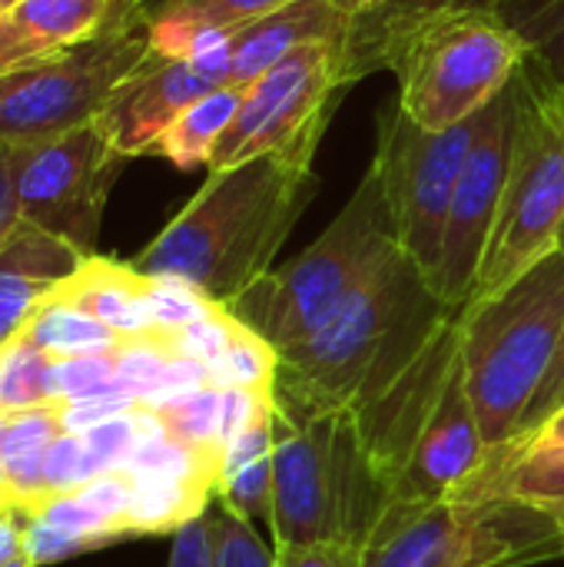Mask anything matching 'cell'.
<instances>
[{
  "label": "cell",
  "mask_w": 564,
  "mask_h": 567,
  "mask_svg": "<svg viewBox=\"0 0 564 567\" xmlns=\"http://www.w3.org/2000/svg\"><path fill=\"white\" fill-rule=\"evenodd\" d=\"M459 312L402 246L302 342L279 349L273 405L289 425L372 405Z\"/></svg>",
  "instance_id": "6da1fadb"
},
{
  "label": "cell",
  "mask_w": 564,
  "mask_h": 567,
  "mask_svg": "<svg viewBox=\"0 0 564 567\" xmlns=\"http://www.w3.org/2000/svg\"><path fill=\"white\" fill-rule=\"evenodd\" d=\"M319 193L312 166L256 156L209 169L199 193L133 259L143 276L183 279L219 306L239 299L266 272L293 226Z\"/></svg>",
  "instance_id": "7a4b0ae2"
},
{
  "label": "cell",
  "mask_w": 564,
  "mask_h": 567,
  "mask_svg": "<svg viewBox=\"0 0 564 567\" xmlns=\"http://www.w3.org/2000/svg\"><path fill=\"white\" fill-rule=\"evenodd\" d=\"M399 249L382 173L369 159L356 193L326 233L286 266L223 306L276 352L312 336Z\"/></svg>",
  "instance_id": "3957f363"
},
{
  "label": "cell",
  "mask_w": 564,
  "mask_h": 567,
  "mask_svg": "<svg viewBox=\"0 0 564 567\" xmlns=\"http://www.w3.org/2000/svg\"><path fill=\"white\" fill-rule=\"evenodd\" d=\"M465 389L489 449L505 445L545 382L564 329V252L459 312Z\"/></svg>",
  "instance_id": "277c9868"
},
{
  "label": "cell",
  "mask_w": 564,
  "mask_h": 567,
  "mask_svg": "<svg viewBox=\"0 0 564 567\" xmlns=\"http://www.w3.org/2000/svg\"><path fill=\"white\" fill-rule=\"evenodd\" d=\"M392 492L376 472L352 412L289 425L276 415L273 548L369 538Z\"/></svg>",
  "instance_id": "5b68a950"
},
{
  "label": "cell",
  "mask_w": 564,
  "mask_h": 567,
  "mask_svg": "<svg viewBox=\"0 0 564 567\" xmlns=\"http://www.w3.org/2000/svg\"><path fill=\"white\" fill-rule=\"evenodd\" d=\"M562 226L564 83L525 63L519 73V123L509 179L469 306L499 296L535 262L552 256Z\"/></svg>",
  "instance_id": "8992f818"
},
{
  "label": "cell",
  "mask_w": 564,
  "mask_h": 567,
  "mask_svg": "<svg viewBox=\"0 0 564 567\" xmlns=\"http://www.w3.org/2000/svg\"><path fill=\"white\" fill-rule=\"evenodd\" d=\"M150 60L143 7L116 0V13L100 37L0 76V140L20 143L93 123L113 93Z\"/></svg>",
  "instance_id": "52a82bcc"
},
{
  "label": "cell",
  "mask_w": 564,
  "mask_h": 567,
  "mask_svg": "<svg viewBox=\"0 0 564 567\" xmlns=\"http://www.w3.org/2000/svg\"><path fill=\"white\" fill-rule=\"evenodd\" d=\"M525 63L522 37L495 10L445 17L399 50L392 103L422 130H449L479 116Z\"/></svg>",
  "instance_id": "ba28073f"
},
{
  "label": "cell",
  "mask_w": 564,
  "mask_h": 567,
  "mask_svg": "<svg viewBox=\"0 0 564 567\" xmlns=\"http://www.w3.org/2000/svg\"><path fill=\"white\" fill-rule=\"evenodd\" d=\"M349 86L356 83L342 60V40L289 53L243 86V106L219 140L209 169H229L256 156L312 166L326 126Z\"/></svg>",
  "instance_id": "9c48e42d"
},
{
  "label": "cell",
  "mask_w": 564,
  "mask_h": 567,
  "mask_svg": "<svg viewBox=\"0 0 564 567\" xmlns=\"http://www.w3.org/2000/svg\"><path fill=\"white\" fill-rule=\"evenodd\" d=\"M482 113L449 130L416 126L392 100L379 113V143L372 163L382 173L396 239L402 252L425 269L429 279L439 269L452 193L479 136Z\"/></svg>",
  "instance_id": "30bf717a"
},
{
  "label": "cell",
  "mask_w": 564,
  "mask_h": 567,
  "mask_svg": "<svg viewBox=\"0 0 564 567\" xmlns=\"http://www.w3.org/2000/svg\"><path fill=\"white\" fill-rule=\"evenodd\" d=\"M123 163L126 156L110 146L96 120L10 143L20 219L93 256L103 206Z\"/></svg>",
  "instance_id": "8fae6325"
},
{
  "label": "cell",
  "mask_w": 564,
  "mask_h": 567,
  "mask_svg": "<svg viewBox=\"0 0 564 567\" xmlns=\"http://www.w3.org/2000/svg\"><path fill=\"white\" fill-rule=\"evenodd\" d=\"M515 123H519V76L485 106L479 136L465 156L462 176L452 193L445 233H442V256L432 276L435 292L462 312L475 289L499 206L502 189L509 179L512 146H515Z\"/></svg>",
  "instance_id": "7c38bea8"
},
{
  "label": "cell",
  "mask_w": 564,
  "mask_h": 567,
  "mask_svg": "<svg viewBox=\"0 0 564 567\" xmlns=\"http://www.w3.org/2000/svg\"><path fill=\"white\" fill-rule=\"evenodd\" d=\"M233 33L213 40L193 56L150 60L136 76H130L96 116L110 146L126 159L146 156L189 103L219 86H233Z\"/></svg>",
  "instance_id": "4fadbf2b"
},
{
  "label": "cell",
  "mask_w": 564,
  "mask_h": 567,
  "mask_svg": "<svg viewBox=\"0 0 564 567\" xmlns=\"http://www.w3.org/2000/svg\"><path fill=\"white\" fill-rule=\"evenodd\" d=\"M459 355H462V326H459V319H452L425 346V352L372 405L356 412L362 445H366L376 472L389 485L392 498H396V485L412 458V449L422 439V432L445 392V382H449Z\"/></svg>",
  "instance_id": "5bb4252c"
},
{
  "label": "cell",
  "mask_w": 564,
  "mask_h": 567,
  "mask_svg": "<svg viewBox=\"0 0 564 567\" xmlns=\"http://www.w3.org/2000/svg\"><path fill=\"white\" fill-rule=\"evenodd\" d=\"M485 455H489V445L482 439V429H479V419L465 389V365L459 355L445 382V392L396 485V498H445L479 475Z\"/></svg>",
  "instance_id": "9a60e30c"
},
{
  "label": "cell",
  "mask_w": 564,
  "mask_h": 567,
  "mask_svg": "<svg viewBox=\"0 0 564 567\" xmlns=\"http://www.w3.org/2000/svg\"><path fill=\"white\" fill-rule=\"evenodd\" d=\"M83 259L86 252L76 246L20 219L0 249V346L23 332L30 316L80 269Z\"/></svg>",
  "instance_id": "2e32d148"
},
{
  "label": "cell",
  "mask_w": 564,
  "mask_h": 567,
  "mask_svg": "<svg viewBox=\"0 0 564 567\" xmlns=\"http://www.w3.org/2000/svg\"><path fill=\"white\" fill-rule=\"evenodd\" d=\"M349 17L326 0H293L233 33V86H249L289 53L346 37Z\"/></svg>",
  "instance_id": "e0dca14e"
},
{
  "label": "cell",
  "mask_w": 564,
  "mask_h": 567,
  "mask_svg": "<svg viewBox=\"0 0 564 567\" xmlns=\"http://www.w3.org/2000/svg\"><path fill=\"white\" fill-rule=\"evenodd\" d=\"M499 0H382L369 17L349 20L342 37V60L352 83L366 80L376 70H392L399 50L422 27L459 17V13H485L495 10Z\"/></svg>",
  "instance_id": "ac0fdd59"
},
{
  "label": "cell",
  "mask_w": 564,
  "mask_h": 567,
  "mask_svg": "<svg viewBox=\"0 0 564 567\" xmlns=\"http://www.w3.org/2000/svg\"><path fill=\"white\" fill-rule=\"evenodd\" d=\"M50 299L93 316L123 339L153 336V319L146 309V276L133 269V262H116L93 252L66 282L57 286Z\"/></svg>",
  "instance_id": "d6986e66"
},
{
  "label": "cell",
  "mask_w": 564,
  "mask_h": 567,
  "mask_svg": "<svg viewBox=\"0 0 564 567\" xmlns=\"http://www.w3.org/2000/svg\"><path fill=\"white\" fill-rule=\"evenodd\" d=\"M57 435H63L57 402L20 415H7L0 422V455H3V482H7L3 512L30 522L37 508L50 498L43 462Z\"/></svg>",
  "instance_id": "ffe728a7"
},
{
  "label": "cell",
  "mask_w": 564,
  "mask_h": 567,
  "mask_svg": "<svg viewBox=\"0 0 564 567\" xmlns=\"http://www.w3.org/2000/svg\"><path fill=\"white\" fill-rule=\"evenodd\" d=\"M239 106H243V86H219V90L199 96L163 130L153 153L170 159L176 169L209 166L219 140L233 126Z\"/></svg>",
  "instance_id": "44dd1931"
},
{
  "label": "cell",
  "mask_w": 564,
  "mask_h": 567,
  "mask_svg": "<svg viewBox=\"0 0 564 567\" xmlns=\"http://www.w3.org/2000/svg\"><path fill=\"white\" fill-rule=\"evenodd\" d=\"M130 508L123 518L126 538L133 535H176L183 525L203 518L216 492L209 485L166 478V475H130Z\"/></svg>",
  "instance_id": "7402d4cb"
},
{
  "label": "cell",
  "mask_w": 564,
  "mask_h": 567,
  "mask_svg": "<svg viewBox=\"0 0 564 567\" xmlns=\"http://www.w3.org/2000/svg\"><path fill=\"white\" fill-rule=\"evenodd\" d=\"M116 0H20L7 17L47 53L80 47L106 30Z\"/></svg>",
  "instance_id": "603a6c76"
},
{
  "label": "cell",
  "mask_w": 564,
  "mask_h": 567,
  "mask_svg": "<svg viewBox=\"0 0 564 567\" xmlns=\"http://www.w3.org/2000/svg\"><path fill=\"white\" fill-rule=\"evenodd\" d=\"M23 336H30L53 362L80 359V355H103L116 352L126 339L113 332L110 326L96 322L93 316L70 309L57 299H47L30 322L23 326Z\"/></svg>",
  "instance_id": "cb8c5ba5"
},
{
  "label": "cell",
  "mask_w": 564,
  "mask_h": 567,
  "mask_svg": "<svg viewBox=\"0 0 564 567\" xmlns=\"http://www.w3.org/2000/svg\"><path fill=\"white\" fill-rule=\"evenodd\" d=\"M495 13L522 37L529 63L564 83V0H499Z\"/></svg>",
  "instance_id": "d4e9b609"
},
{
  "label": "cell",
  "mask_w": 564,
  "mask_h": 567,
  "mask_svg": "<svg viewBox=\"0 0 564 567\" xmlns=\"http://www.w3.org/2000/svg\"><path fill=\"white\" fill-rule=\"evenodd\" d=\"M50 365L53 359L23 332L0 346V419L50 405Z\"/></svg>",
  "instance_id": "484cf974"
},
{
  "label": "cell",
  "mask_w": 564,
  "mask_h": 567,
  "mask_svg": "<svg viewBox=\"0 0 564 567\" xmlns=\"http://www.w3.org/2000/svg\"><path fill=\"white\" fill-rule=\"evenodd\" d=\"M276 365H279V352L266 339L249 332L243 322L233 342L226 346V352L206 362L213 389H249L256 395H273Z\"/></svg>",
  "instance_id": "4316f807"
},
{
  "label": "cell",
  "mask_w": 564,
  "mask_h": 567,
  "mask_svg": "<svg viewBox=\"0 0 564 567\" xmlns=\"http://www.w3.org/2000/svg\"><path fill=\"white\" fill-rule=\"evenodd\" d=\"M219 405H223V389H203L196 395H186L180 402L150 409L156 412L163 432L176 439L180 445L203 452L223 465V445H219Z\"/></svg>",
  "instance_id": "83f0119b"
},
{
  "label": "cell",
  "mask_w": 564,
  "mask_h": 567,
  "mask_svg": "<svg viewBox=\"0 0 564 567\" xmlns=\"http://www.w3.org/2000/svg\"><path fill=\"white\" fill-rule=\"evenodd\" d=\"M472 485H495L532 502L564 508V452L558 455H522L509 468H492L482 462Z\"/></svg>",
  "instance_id": "f1b7e54d"
},
{
  "label": "cell",
  "mask_w": 564,
  "mask_h": 567,
  "mask_svg": "<svg viewBox=\"0 0 564 567\" xmlns=\"http://www.w3.org/2000/svg\"><path fill=\"white\" fill-rule=\"evenodd\" d=\"M209 515L213 535V567H276V551L259 538L253 522L229 512L219 498Z\"/></svg>",
  "instance_id": "f546056e"
},
{
  "label": "cell",
  "mask_w": 564,
  "mask_h": 567,
  "mask_svg": "<svg viewBox=\"0 0 564 567\" xmlns=\"http://www.w3.org/2000/svg\"><path fill=\"white\" fill-rule=\"evenodd\" d=\"M146 309L153 319V332L173 336V332L206 319L209 312H216L219 302H213L209 296H203L199 289H193L183 279L146 276Z\"/></svg>",
  "instance_id": "4dcf8cb0"
},
{
  "label": "cell",
  "mask_w": 564,
  "mask_h": 567,
  "mask_svg": "<svg viewBox=\"0 0 564 567\" xmlns=\"http://www.w3.org/2000/svg\"><path fill=\"white\" fill-rule=\"evenodd\" d=\"M47 389H50V402H76V399H96V395H126L116 385V352L53 362Z\"/></svg>",
  "instance_id": "1f68e13d"
},
{
  "label": "cell",
  "mask_w": 564,
  "mask_h": 567,
  "mask_svg": "<svg viewBox=\"0 0 564 567\" xmlns=\"http://www.w3.org/2000/svg\"><path fill=\"white\" fill-rule=\"evenodd\" d=\"M564 405V329H562V342H558V352H555V362H552V369H548V375H545V382L539 385V392H535V399L529 402V409H525V415H522V422H519V429H515V435L505 442V445H499V449H489V465H495V468H509L515 458H519V452L529 445V439L558 412Z\"/></svg>",
  "instance_id": "d6a6232c"
},
{
  "label": "cell",
  "mask_w": 564,
  "mask_h": 567,
  "mask_svg": "<svg viewBox=\"0 0 564 567\" xmlns=\"http://www.w3.org/2000/svg\"><path fill=\"white\" fill-rule=\"evenodd\" d=\"M116 545L113 538H100V535H80V532H66V528H57L50 522H40V518H30L23 525V555L30 558V565H57V561H66V558H76V555H86V551H96V548H110Z\"/></svg>",
  "instance_id": "836d02e7"
},
{
  "label": "cell",
  "mask_w": 564,
  "mask_h": 567,
  "mask_svg": "<svg viewBox=\"0 0 564 567\" xmlns=\"http://www.w3.org/2000/svg\"><path fill=\"white\" fill-rule=\"evenodd\" d=\"M43 475H47V492L50 498L57 495H73L76 488H83L90 478H96V465L90 458V449L83 442V435H57V442L47 449V462H43Z\"/></svg>",
  "instance_id": "e575fe53"
},
{
  "label": "cell",
  "mask_w": 564,
  "mask_h": 567,
  "mask_svg": "<svg viewBox=\"0 0 564 567\" xmlns=\"http://www.w3.org/2000/svg\"><path fill=\"white\" fill-rule=\"evenodd\" d=\"M143 10H153V7H183L189 10L193 17H199L206 27H216V30H239L293 0H136Z\"/></svg>",
  "instance_id": "d590c367"
},
{
  "label": "cell",
  "mask_w": 564,
  "mask_h": 567,
  "mask_svg": "<svg viewBox=\"0 0 564 567\" xmlns=\"http://www.w3.org/2000/svg\"><path fill=\"white\" fill-rule=\"evenodd\" d=\"M239 322L219 306L216 312H209L206 319L180 329L170 336V346L176 355H186V359H196V362H213L226 352V346L233 342Z\"/></svg>",
  "instance_id": "8d00e7d4"
},
{
  "label": "cell",
  "mask_w": 564,
  "mask_h": 567,
  "mask_svg": "<svg viewBox=\"0 0 564 567\" xmlns=\"http://www.w3.org/2000/svg\"><path fill=\"white\" fill-rule=\"evenodd\" d=\"M203 389H209V369H206V362H196V359H186V355H173L170 365L163 369L160 382L153 385V392L140 405L143 409H160V405L180 402L186 395H196Z\"/></svg>",
  "instance_id": "74e56055"
},
{
  "label": "cell",
  "mask_w": 564,
  "mask_h": 567,
  "mask_svg": "<svg viewBox=\"0 0 564 567\" xmlns=\"http://www.w3.org/2000/svg\"><path fill=\"white\" fill-rule=\"evenodd\" d=\"M140 402L130 395H96V399H76V402H57V415H60V429L66 435H86L90 429L120 419L126 412H133Z\"/></svg>",
  "instance_id": "f35d334b"
},
{
  "label": "cell",
  "mask_w": 564,
  "mask_h": 567,
  "mask_svg": "<svg viewBox=\"0 0 564 567\" xmlns=\"http://www.w3.org/2000/svg\"><path fill=\"white\" fill-rule=\"evenodd\" d=\"M276 567H362V548L349 542H319L296 548H273Z\"/></svg>",
  "instance_id": "ab89813d"
},
{
  "label": "cell",
  "mask_w": 564,
  "mask_h": 567,
  "mask_svg": "<svg viewBox=\"0 0 564 567\" xmlns=\"http://www.w3.org/2000/svg\"><path fill=\"white\" fill-rule=\"evenodd\" d=\"M170 567H213V535H209V515L183 525L173 535Z\"/></svg>",
  "instance_id": "60d3db41"
},
{
  "label": "cell",
  "mask_w": 564,
  "mask_h": 567,
  "mask_svg": "<svg viewBox=\"0 0 564 567\" xmlns=\"http://www.w3.org/2000/svg\"><path fill=\"white\" fill-rule=\"evenodd\" d=\"M40 56H47V50L30 33H23L7 13H0V76H7Z\"/></svg>",
  "instance_id": "b9f144b4"
},
{
  "label": "cell",
  "mask_w": 564,
  "mask_h": 567,
  "mask_svg": "<svg viewBox=\"0 0 564 567\" xmlns=\"http://www.w3.org/2000/svg\"><path fill=\"white\" fill-rule=\"evenodd\" d=\"M17 226H20V206H17L13 173H10V143L0 140V249Z\"/></svg>",
  "instance_id": "7bdbcfd3"
},
{
  "label": "cell",
  "mask_w": 564,
  "mask_h": 567,
  "mask_svg": "<svg viewBox=\"0 0 564 567\" xmlns=\"http://www.w3.org/2000/svg\"><path fill=\"white\" fill-rule=\"evenodd\" d=\"M558 452H564V405L529 439V445L519 452V458L522 455H558ZM515 458V462H519ZM489 462V458H485ZM495 468V465H492Z\"/></svg>",
  "instance_id": "ee69618b"
},
{
  "label": "cell",
  "mask_w": 564,
  "mask_h": 567,
  "mask_svg": "<svg viewBox=\"0 0 564 567\" xmlns=\"http://www.w3.org/2000/svg\"><path fill=\"white\" fill-rule=\"evenodd\" d=\"M17 555H23V528L17 515L0 512V567H7Z\"/></svg>",
  "instance_id": "f6af8a7d"
},
{
  "label": "cell",
  "mask_w": 564,
  "mask_h": 567,
  "mask_svg": "<svg viewBox=\"0 0 564 567\" xmlns=\"http://www.w3.org/2000/svg\"><path fill=\"white\" fill-rule=\"evenodd\" d=\"M326 3H332L342 17H349V20H359V17H369L372 10H379L382 7V0H326Z\"/></svg>",
  "instance_id": "bcb514c9"
},
{
  "label": "cell",
  "mask_w": 564,
  "mask_h": 567,
  "mask_svg": "<svg viewBox=\"0 0 564 567\" xmlns=\"http://www.w3.org/2000/svg\"><path fill=\"white\" fill-rule=\"evenodd\" d=\"M3 495H7V482H3V455H0V512H3Z\"/></svg>",
  "instance_id": "7dc6e473"
},
{
  "label": "cell",
  "mask_w": 564,
  "mask_h": 567,
  "mask_svg": "<svg viewBox=\"0 0 564 567\" xmlns=\"http://www.w3.org/2000/svg\"><path fill=\"white\" fill-rule=\"evenodd\" d=\"M7 567H33V565H30V558H27V555H17V558H13Z\"/></svg>",
  "instance_id": "c3c4849f"
},
{
  "label": "cell",
  "mask_w": 564,
  "mask_h": 567,
  "mask_svg": "<svg viewBox=\"0 0 564 567\" xmlns=\"http://www.w3.org/2000/svg\"><path fill=\"white\" fill-rule=\"evenodd\" d=\"M20 0H0V13H10Z\"/></svg>",
  "instance_id": "681fc988"
},
{
  "label": "cell",
  "mask_w": 564,
  "mask_h": 567,
  "mask_svg": "<svg viewBox=\"0 0 564 567\" xmlns=\"http://www.w3.org/2000/svg\"><path fill=\"white\" fill-rule=\"evenodd\" d=\"M558 249L564 252V226H562V233H558Z\"/></svg>",
  "instance_id": "f907efd6"
}]
</instances>
